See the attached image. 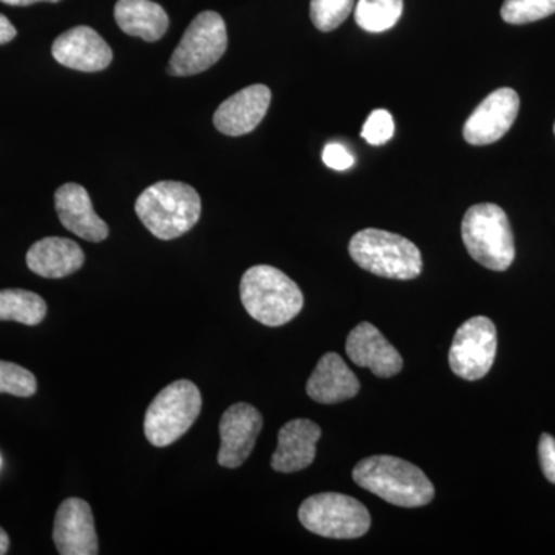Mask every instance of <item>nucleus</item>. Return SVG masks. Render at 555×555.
Instances as JSON below:
<instances>
[{
    "label": "nucleus",
    "instance_id": "28",
    "mask_svg": "<svg viewBox=\"0 0 555 555\" xmlns=\"http://www.w3.org/2000/svg\"><path fill=\"white\" fill-rule=\"evenodd\" d=\"M539 459L543 474L555 485V438L543 434L539 441Z\"/></svg>",
    "mask_w": 555,
    "mask_h": 555
},
{
    "label": "nucleus",
    "instance_id": "12",
    "mask_svg": "<svg viewBox=\"0 0 555 555\" xmlns=\"http://www.w3.org/2000/svg\"><path fill=\"white\" fill-rule=\"evenodd\" d=\"M53 540L61 555L100 554L96 528L91 507L86 500H65L54 517Z\"/></svg>",
    "mask_w": 555,
    "mask_h": 555
},
{
    "label": "nucleus",
    "instance_id": "11",
    "mask_svg": "<svg viewBox=\"0 0 555 555\" xmlns=\"http://www.w3.org/2000/svg\"><path fill=\"white\" fill-rule=\"evenodd\" d=\"M261 429L262 415L257 408L247 403L230 406L219 422V437H221V448L218 452L219 465L236 469L246 463Z\"/></svg>",
    "mask_w": 555,
    "mask_h": 555
},
{
    "label": "nucleus",
    "instance_id": "25",
    "mask_svg": "<svg viewBox=\"0 0 555 555\" xmlns=\"http://www.w3.org/2000/svg\"><path fill=\"white\" fill-rule=\"evenodd\" d=\"M38 390L35 374L10 361L0 360V393L30 398Z\"/></svg>",
    "mask_w": 555,
    "mask_h": 555
},
{
    "label": "nucleus",
    "instance_id": "15",
    "mask_svg": "<svg viewBox=\"0 0 555 555\" xmlns=\"http://www.w3.org/2000/svg\"><path fill=\"white\" fill-rule=\"evenodd\" d=\"M272 93L269 87H246L219 105L214 116L218 131L228 137H243L257 129L270 107Z\"/></svg>",
    "mask_w": 555,
    "mask_h": 555
},
{
    "label": "nucleus",
    "instance_id": "7",
    "mask_svg": "<svg viewBox=\"0 0 555 555\" xmlns=\"http://www.w3.org/2000/svg\"><path fill=\"white\" fill-rule=\"evenodd\" d=\"M298 517L308 531L326 539H358L371 528L367 507L337 492L309 496L299 506Z\"/></svg>",
    "mask_w": 555,
    "mask_h": 555
},
{
    "label": "nucleus",
    "instance_id": "17",
    "mask_svg": "<svg viewBox=\"0 0 555 555\" xmlns=\"http://www.w3.org/2000/svg\"><path fill=\"white\" fill-rule=\"evenodd\" d=\"M321 429L312 420L297 418L286 423L278 434V448L272 456L276 473L292 474L312 465Z\"/></svg>",
    "mask_w": 555,
    "mask_h": 555
},
{
    "label": "nucleus",
    "instance_id": "20",
    "mask_svg": "<svg viewBox=\"0 0 555 555\" xmlns=\"http://www.w3.org/2000/svg\"><path fill=\"white\" fill-rule=\"evenodd\" d=\"M115 20L127 35L156 42L169 30V16L159 3L152 0H118Z\"/></svg>",
    "mask_w": 555,
    "mask_h": 555
},
{
    "label": "nucleus",
    "instance_id": "6",
    "mask_svg": "<svg viewBox=\"0 0 555 555\" xmlns=\"http://www.w3.org/2000/svg\"><path fill=\"white\" fill-rule=\"evenodd\" d=\"M203 397L190 379H178L164 387L150 404L144 418V434L156 448H167L193 426L201 414Z\"/></svg>",
    "mask_w": 555,
    "mask_h": 555
},
{
    "label": "nucleus",
    "instance_id": "16",
    "mask_svg": "<svg viewBox=\"0 0 555 555\" xmlns=\"http://www.w3.org/2000/svg\"><path fill=\"white\" fill-rule=\"evenodd\" d=\"M57 217L65 229L90 243H101L108 236V225L94 211L89 192L79 184H64L54 195Z\"/></svg>",
    "mask_w": 555,
    "mask_h": 555
},
{
    "label": "nucleus",
    "instance_id": "1",
    "mask_svg": "<svg viewBox=\"0 0 555 555\" xmlns=\"http://www.w3.org/2000/svg\"><path fill=\"white\" fill-rule=\"evenodd\" d=\"M353 480L390 505L420 507L429 505L436 489L420 467L392 455H375L353 467Z\"/></svg>",
    "mask_w": 555,
    "mask_h": 555
},
{
    "label": "nucleus",
    "instance_id": "10",
    "mask_svg": "<svg viewBox=\"0 0 555 555\" xmlns=\"http://www.w3.org/2000/svg\"><path fill=\"white\" fill-rule=\"evenodd\" d=\"M520 109V98L513 89L492 91L480 105L474 109L463 127V137L470 145H489L500 141L513 124Z\"/></svg>",
    "mask_w": 555,
    "mask_h": 555
},
{
    "label": "nucleus",
    "instance_id": "26",
    "mask_svg": "<svg viewBox=\"0 0 555 555\" xmlns=\"http://www.w3.org/2000/svg\"><path fill=\"white\" fill-rule=\"evenodd\" d=\"M393 133H396V122L387 109H374L361 130V137L375 147L389 142Z\"/></svg>",
    "mask_w": 555,
    "mask_h": 555
},
{
    "label": "nucleus",
    "instance_id": "19",
    "mask_svg": "<svg viewBox=\"0 0 555 555\" xmlns=\"http://www.w3.org/2000/svg\"><path fill=\"white\" fill-rule=\"evenodd\" d=\"M86 255L73 240L49 236L33 244L27 254V266L33 273L50 280H60L78 272Z\"/></svg>",
    "mask_w": 555,
    "mask_h": 555
},
{
    "label": "nucleus",
    "instance_id": "23",
    "mask_svg": "<svg viewBox=\"0 0 555 555\" xmlns=\"http://www.w3.org/2000/svg\"><path fill=\"white\" fill-rule=\"evenodd\" d=\"M555 13V0H505L502 20L511 25L542 21Z\"/></svg>",
    "mask_w": 555,
    "mask_h": 555
},
{
    "label": "nucleus",
    "instance_id": "14",
    "mask_svg": "<svg viewBox=\"0 0 555 555\" xmlns=\"http://www.w3.org/2000/svg\"><path fill=\"white\" fill-rule=\"evenodd\" d=\"M346 353L358 367H367L379 378L400 374L403 358L374 324L361 323L350 331Z\"/></svg>",
    "mask_w": 555,
    "mask_h": 555
},
{
    "label": "nucleus",
    "instance_id": "30",
    "mask_svg": "<svg viewBox=\"0 0 555 555\" xmlns=\"http://www.w3.org/2000/svg\"><path fill=\"white\" fill-rule=\"evenodd\" d=\"M0 2L7 3V5H11V7H28V5H33V3H38V2L56 3V2H61V0H0Z\"/></svg>",
    "mask_w": 555,
    "mask_h": 555
},
{
    "label": "nucleus",
    "instance_id": "27",
    "mask_svg": "<svg viewBox=\"0 0 555 555\" xmlns=\"http://www.w3.org/2000/svg\"><path fill=\"white\" fill-rule=\"evenodd\" d=\"M323 163L326 164L328 169L345 171L356 164V158L350 155L349 150L338 142H331L323 150Z\"/></svg>",
    "mask_w": 555,
    "mask_h": 555
},
{
    "label": "nucleus",
    "instance_id": "31",
    "mask_svg": "<svg viewBox=\"0 0 555 555\" xmlns=\"http://www.w3.org/2000/svg\"><path fill=\"white\" fill-rule=\"evenodd\" d=\"M10 550V537L0 528V555L9 553Z\"/></svg>",
    "mask_w": 555,
    "mask_h": 555
},
{
    "label": "nucleus",
    "instance_id": "13",
    "mask_svg": "<svg viewBox=\"0 0 555 555\" xmlns=\"http://www.w3.org/2000/svg\"><path fill=\"white\" fill-rule=\"evenodd\" d=\"M54 60L78 72H102L112 64L113 51L98 31L87 25L69 28L51 47Z\"/></svg>",
    "mask_w": 555,
    "mask_h": 555
},
{
    "label": "nucleus",
    "instance_id": "4",
    "mask_svg": "<svg viewBox=\"0 0 555 555\" xmlns=\"http://www.w3.org/2000/svg\"><path fill=\"white\" fill-rule=\"evenodd\" d=\"M349 254L361 269L389 280H414L423 270L420 248L412 241L379 229H364L349 243Z\"/></svg>",
    "mask_w": 555,
    "mask_h": 555
},
{
    "label": "nucleus",
    "instance_id": "3",
    "mask_svg": "<svg viewBox=\"0 0 555 555\" xmlns=\"http://www.w3.org/2000/svg\"><path fill=\"white\" fill-rule=\"evenodd\" d=\"M241 302L248 315L269 327L294 320L305 306L301 288L272 266H254L241 280Z\"/></svg>",
    "mask_w": 555,
    "mask_h": 555
},
{
    "label": "nucleus",
    "instance_id": "2",
    "mask_svg": "<svg viewBox=\"0 0 555 555\" xmlns=\"http://www.w3.org/2000/svg\"><path fill=\"white\" fill-rule=\"evenodd\" d=\"M201 198L192 185L178 181H159L139 195L134 210L153 236L177 240L190 232L201 218Z\"/></svg>",
    "mask_w": 555,
    "mask_h": 555
},
{
    "label": "nucleus",
    "instance_id": "9",
    "mask_svg": "<svg viewBox=\"0 0 555 555\" xmlns=\"http://www.w3.org/2000/svg\"><path fill=\"white\" fill-rule=\"evenodd\" d=\"M495 353V324L489 318L474 317L455 332L449 350V366L456 377L477 382L491 371Z\"/></svg>",
    "mask_w": 555,
    "mask_h": 555
},
{
    "label": "nucleus",
    "instance_id": "21",
    "mask_svg": "<svg viewBox=\"0 0 555 555\" xmlns=\"http://www.w3.org/2000/svg\"><path fill=\"white\" fill-rule=\"evenodd\" d=\"M47 317L46 299L24 288L0 291V321L38 326Z\"/></svg>",
    "mask_w": 555,
    "mask_h": 555
},
{
    "label": "nucleus",
    "instance_id": "8",
    "mask_svg": "<svg viewBox=\"0 0 555 555\" xmlns=\"http://www.w3.org/2000/svg\"><path fill=\"white\" fill-rule=\"evenodd\" d=\"M228 50L225 22L215 11H203L189 25L177 50L171 54V76H193L206 72Z\"/></svg>",
    "mask_w": 555,
    "mask_h": 555
},
{
    "label": "nucleus",
    "instance_id": "5",
    "mask_svg": "<svg viewBox=\"0 0 555 555\" xmlns=\"http://www.w3.org/2000/svg\"><path fill=\"white\" fill-rule=\"evenodd\" d=\"M463 243L478 264L505 272L516 258V243L505 210L496 204H477L462 222Z\"/></svg>",
    "mask_w": 555,
    "mask_h": 555
},
{
    "label": "nucleus",
    "instance_id": "18",
    "mask_svg": "<svg viewBox=\"0 0 555 555\" xmlns=\"http://www.w3.org/2000/svg\"><path fill=\"white\" fill-rule=\"evenodd\" d=\"M306 392L317 403L337 404L356 397L360 382L338 353L328 352L318 361Z\"/></svg>",
    "mask_w": 555,
    "mask_h": 555
},
{
    "label": "nucleus",
    "instance_id": "29",
    "mask_svg": "<svg viewBox=\"0 0 555 555\" xmlns=\"http://www.w3.org/2000/svg\"><path fill=\"white\" fill-rule=\"evenodd\" d=\"M16 28L11 24L9 17L0 14V46H5V43L11 42V40L16 38Z\"/></svg>",
    "mask_w": 555,
    "mask_h": 555
},
{
    "label": "nucleus",
    "instance_id": "24",
    "mask_svg": "<svg viewBox=\"0 0 555 555\" xmlns=\"http://www.w3.org/2000/svg\"><path fill=\"white\" fill-rule=\"evenodd\" d=\"M356 0H312L310 20L320 31L337 30L352 13Z\"/></svg>",
    "mask_w": 555,
    "mask_h": 555
},
{
    "label": "nucleus",
    "instance_id": "32",
    "mask_svg": "<svg viewBox=\"0 0 555 555\" xmlns=\"http://www.w3.org/2000/svg\"><path fill=\"white\" fill-rule=\"evenodd\" d=\"M554 133H555V124H554Z\"/></svg>",
    "mask_w": 555,
    "mask_h": 555
},
{
    "label": "nucleus",
    "instance_id": "22",
    "mask_svg": "<svg viewBox=\"0 0 555 555\" xmlns=\"http://www.w3.org/2000/svg\"><path fill=\"white\" fill-rule=\"evenodd\" d=\"M403 7V0H358L357 25L369 33L390 30L400 21Z\"/></svg>",
    "mask_w": 555,
    "mask_h": 555
}]
</instances>
